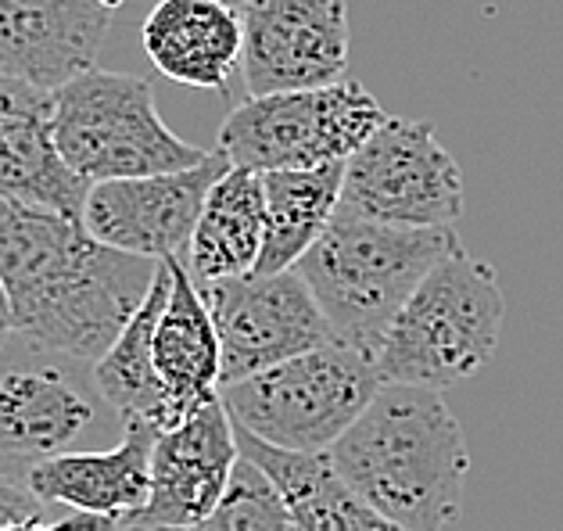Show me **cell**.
Wrapping results in <instances>:
<instances>
[{"label":"cell","instance_id":"1","mask_svg":"<svg viewBox=\"0 0 563 531\" xmlns=\"http://www.w3.org/2000/svg\"><path fill=\"white\" fill-rule=\"evenodd\" d=\"M162 263L98 241L76 215L0 201V284L15 334L98 363L147 302Z\"/></svg>","mask_w":563,"mask_h":531},{"label":"cell","instance_id":"8","mask_svg":"<svg viewBox=\"0 0 563 531\" xmlns=\"http://www.w3.org/2000/svg\"><path fill=\"white\" fill-rule=\"evenodd\" d=\"M384 108L360 79L312 90L244 98L219 126L230 166L255 173L316 169L349 162L384 126Z\"/></svg>","mask_w":563,"mask_h":531},{"label":"cell","instance_id":"21","mask_svg":"<svg viewBox=\"0 0 563 531\" xmlns=\"http://www.w3.org/2000/svg\"><path fill=\"white\" fill-rule=\"evenodd\" d=\"M266 184V244L255 274H284L295 269L316 241L327 234L341 209L345 162L316 169L263 173Z\"/></svg>","mask_w":563,"mask_h":531},{"label":"cell","instance_id":"25","mask_svg":"<svg viewBox=\"0 0 563 531\" xmlns=\"http://www.w3.org/2000/svg\"><path fill=\"white\" fill-rule=\"evenodd\" d=\"M126 521H119V517H101V513H84V510H73L65 517H54L51 524H44V517L40 521H25V524H15L8 531H119Z\"/></svg>","mask_w":563,"mask_h":531},{"label":"cell","instance_id":"15","mask_svg":"<svg viewBox=\"0 0 563 531\" xmlns=\"http://www.w3.org/2000/svg\"><path fill=\"white\" fill-rule=\"evenodd\" d=\"M122 0H0V73L58 90L87 73Z\"/></svg>","mask_w":563,"mask_h":531},{"label":"cell","instance_id":"24","mask_svg":"<svg viewBox=\"0 0 563 531\" xmlns=\"http://www.w3.org/2000/svg\"><path fill=\"white\" fill-rule=\"evenodd\" d=\"M51 507L54 502H44L40 496H33L25 485L0 482V531L25 524V521H40V517H47Z\"/></svg>","mask_w":563,"mask_h":531},{"label":"cell","instance_id":"3","mask_svg":"<svg viewBox=\"0 0 563 531\" xmlns=\"http://www.w3.org/2000/svg\"><path fill=\"white\" fill-rule=\"evenodd\" d=\"M460 248L456 226H391L338 209L327 234L295 266L341 345L377 359L420 280Z\"/></svg>","mask_w":563,"mask_h":531},{"label":"cell","instance_id":"23","mask_svg":"<svg viewBox=\"0 0 563 531\" xmlns=\"http://www.w3.org/2000/svg\"><path fill=\"white\" fill-rule=\"evenodd\" d=\"M195 531H298V524L277 482L241 453L227 496Z\"/></svg>","mask_w":563,"mask_h":531},{"label":"cell","instance_id":"18","mask_svg":"<svg viewBox=\"0 0 563 531\" xmlns=\"http://www.w3.org/2000/svg\"><path fill=\"white\" fill-rule=\"evenodd\" d=\"M166 263L173 269V288L155 331V363L162 385L169 391L173 424H180L201 406L219 399L223 349H219L209 302L190 277L187 263L184 258H166Z\"/></svg>","mask_w":563,"mask_h":531},{"label":"cell","instance_id":"4","mask_svg":"<svg viewBox=\"0 0 563 531\" xmlns=\"http://www.w3.org/2000/svg\"><path fill=\"white\" fill-rule=\"evenodd\" d=\"M506 298L496 269L452 248L395 317L377 370L384 385L452 388L496 359Z\"/></svg>","mask_w":563,"mask_h":531},{"label":"cell","instance_id":"27","mask_svg":"<svg viewBox=\"0 0 563 531\" xmlns=\"http://www.w3.org/2000/svg\"><path fill=\"white\" fill-rule=\"evenodd\" d=\"M119 531H173V528H151V524H133V521H126Z\"/></svg>","mask_w":563,"mask_h":531},{"label":"cell","instance_id":"2","mask_svg":"<svg viewBox=\"0 0 563 531\" xmlns=\"http://www.w3.org/2000/svg\"><path fill=\"white\" fill-rule=\"evenodd\" d=\"M327 456L352 493L406 531H445L460 521L471 449L442 391L380 385Z\"/></svg>","mask_w":563,"mask_h":531},{"label":"cell","instance_id":"22","mask_svg":"<svg viewBox=\"0 0 563 531\" xmlns=\"http://www.w3.org/2000/svg\"><path fill=\"white\" fill-rule=\"evenodd\" d=\"M173 288V269L162 258V269L155 277L147 302L136 309V317L126 323V331L115 338V345L93 363V377L98 388L104 391V399L115 406V413L122 420H151L162 431L173 428V406L169 391L158 377L155 363V331L162 320V309L169 302Z\"/></svg>","mask_w":563,"mask_h":531},{"label":"cell","instance_id":"7","mask_svg":"<svg viewBox=\"0 0 563 531\" xmlns=\"http://www.w3.org/2000/svg\"><path fill=\"white\" fill-rule=\"evenodd\" d=\"M377 359L331 342L219 388L230 420L287 453H331L380 391Z\"/></svg>","mask_w":563,"mask_h":531},{"label":"cell","instance_id":"26","mask_svg":"<svg viewBox=\"0 0 563 531\" xmlns=\"http://www.w3.org/2000/svg\"><path fill=\"white\" fill-rule=\"evenodd\" d=\"M11 338H15V317H11L8 291H4V284H0V349H4Z\"/></svg>","mask_w":563,"mask_h":531},{"label":"cell","instance_id":"16","mask_svg":"<svg viewBox=\"0 0 563 531\" xmlns=\"http://www.w3.org/2000/svg\"><path fill=\"white\" fill-rule=\"evenodd\" d=\"M158 434L162 428L151 420H126L112 449L54 456L30 474L25 488L54 507L130 521L151 499V456Z\"/></svg>","mask_w":563,"mask_h":531},{"label":"cell","instance_id":"6","mask_svg":"<svg viewBox=\"0 0 563 531\" xmlns=\"http://www.w3.org/2000/svg\"><path fill=\"white\" fill-rule=\"evenodd\" d=\"M54 141L68 169L90 184L180 173L209 158L166 126L147 79L101 65L54 90Z\"/></svg>","mask_w":563,"mask_h":531},{"label":"cell","instance_id":"12","mask_svg":"<svg viewBox=\"0 0 563 531\" xmlns=\"http://www.w3.org/2000/svg\"><path fill=\"white\" fill-rule=\"evenodd\" d=\"M227 169L230 158L223 152H209L195 169L93 184L84 206V223L93 237L119 252L155 263L187 258L205 198Z\"/></svg>","mask_w":563,"mask_h":531},{"label":"cell","instance_id":"19","mask_svg":"<svg viewBox=\"0 0 563 531\" xmlns=\"http://www.w3.org/2000/svg\"><path fill=\"white\" fill-rule=\"evenodd\" d=\"M266 244V184L263 173L230 166L216 180L187 248L195 284L255 274Z\"/></svg>","mask_w":563,"mask_h":531},{"label":"cell","instance_id":"17","mask_svg":"<svg viewBox=\"0 0 563 531\" xmlns=\"http://www.w3.org/2000/svg\"><path fill=\"white\" fill-rule=\"evenodd\" d=\"M141 44L173 84L227 90L244 54L241 8L238 0H158L144 19Z\"/></svg>","mask_w":563,"mask_h":531},{"label":"cell","instance_id":"13","mask_svg":"<svg viewBox=\"0 0 563 531\" xmlns=\"http://www.w3.org/2000/svg\"><path fill=\"white\" fill-rule=\"evenodd\" d=\"M241 460L238 428L223 399L201 406L180 424L158 434L151 456V499L130 517L133 524L195 531L227 496L233 467Z\"/></svg>","mask_w":563,"mask_h":531},{"label":"cell","instance_id":"20","mask_svg":"<svg viewBox=\"0 0 563 531\" xmlns=\"http://www.w3.org/2000/svg\"><path fill=\"white\" fill-rule=\"evenodd\" d=\"M238 445L277 482L298 531H406L369 507L360 493H352L327 453H287L244 428H238Z\"/></svg>","mask_w":563,"mask_h":531},{"label":"cell","instance_id":"28","mask_svg":"<svg viewBox=\"0 0 563 531\" xmlns=\"http://www.w3.org/2000/svg\"><path fill=\"white\" fill-rule=\"evenodd\" d=\"M73 531H79V528H73Z\"/></svg>","mask_w":563,"mask_h":531},{"label":"cell","instance_id":"9","mask_svg":"<svg viewBox=\"0 0 563 531\" xmlns=\"http://www.w3.org/2000/svg\"><path fill=\"white\" fill-rule=\"evenodd\" d=\"M341 209L391 226H456L463 173L423 119H384V126L345 162Z\"/></svg>","mask_w":563,"mask_h":531},{"label":"cell","instance_id":"10","mask_svg":"<svg viewBox=\"0 0 563 531\" xmlns=\"http://www.w3.org/2000/svg\"><path fill=\"white\" fill-rule=\"evenodd\" d=\"M223 349V385L338 342L298 269L198 284Z\"/></svg>","mask_w":563,"mask_h":531},{"label":"cell","instance_id":"5","mask_svg":"<svg viewBox=\"0 0 563 531\" xmlns=\"http://www.w3.org/2000/svg\"><path fill=\"white\" fill-rule=\"evenodd\" d=\"M122 431L126 420L98 388L93 363L22 334L0 349V482L25 485L40 463Z\"/></svg>","mask_w":563,"mask_h":531},{"label":"cell","instance_id":"11","mask_svg":"<svg viewBox=\"0 0 563 531\" xmlns=\"http://www.w3.org/2000/svg\"><path fill=\"white\" fill-rule=\"evenodd\" d=\"M238 8L244 22L241 76L249 98L345 79V0H238Z\"/></svg>","mask_w":563,"mask_h":531},{"label":"cell","instance_id":"14","mask_svg":"<svg viewBox=\"0 0 563 531\" xmlns=\"http://www.w3.org/2000/svg\"><path fill=\"white\" fill-rule=\"evenodd\" d=\"M90 187L54 141V90L0 73V201L84 220Z\"/></svg>","mask_w":563,"mask_h":531}]
</instances>
